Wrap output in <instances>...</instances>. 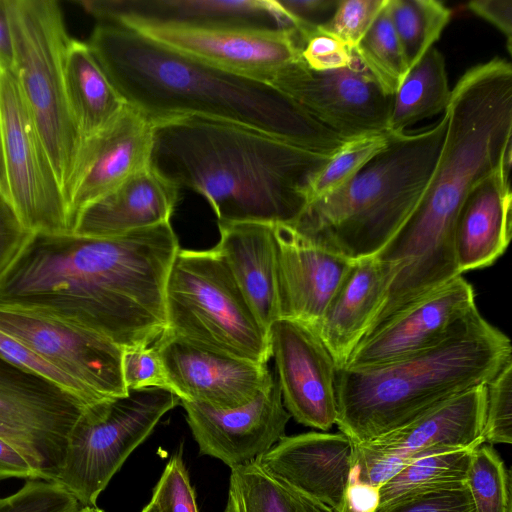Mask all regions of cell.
Returning <instances> with one entry per match:
<instances>
[{
	"mask_svg": "<svg viewBox=\"0 0 512 512\" xmlns=\"http://www.w3.org/2000/svg\"><path fill=\"white\" fill-rule=\"evenodd\" d=\"M179 248L170 221L110 238L35 234L0 283V303L52 313L122 349L150 346L166 328Z\"/></svg>",
	"mask_w": 512,
	"mask_h": 512,
	"instance_id": "1",
	"label": "cell"
},
{
	"mask_svg": "<svg viewBox=\"0 0 512 512\" xmlns=\"http://www.w3.org/2000/svg\"><path fill=\"white\" fill-rule=\"evenodd\" d=\"M436 169L413 212L375 256L396 268L382 312L394 314L459 274L453 233L471 190L500 166L512 145V67L495 57L459 79Z\"/></svg>",
	"mask_w": 512,
	"mask_h": 512,
	"instance_id": "2",
	"label": "cell"
},
{
	"mask_svg": "<svg viewBox=\"0 0 512 512\" xmlns=\"http://www.w3.org/2000/svg\"><path fill=\"white\" fill-rule=\"evenodd\" d=\"M125 102L154 124L198 116L333 155L346 141L269 83L226 71L129 26L98 24L87 42Z\"/></svg>",
	"mask_w": 512,
	"mask_h": 512,
	"instance_id": "3",
	"label": "cell"
},
{
	"mask_svg": "<svg viewBox=\"0 0 512 512\" xmlns=\"http://www.w3.org/2000/svg\"><path fill=\"white\" fill-rule=\"evenodd\" d=\"M332 155L217 119L185 116L154 124L150 166L209 202L218 222L291 224Z\"/></svg>",
	"mask_w": 512,
	"mask_h": 512,
	"instance_id": "4",
	"label": "cell"
},
{
	"mask_svg": "<svg viewBox=\"0 0 512 512\" xmlns=\"http://www.w3.org/2000/svg\"><path fill=\"white\" fill-rule=\"evenodd\" d=\"M510 359L508 336L477 310L436 347L376 368L337 367L336 424L354 444L371 441L487 384Z\"/></svg>",
	"mask_w": 512,
	"mask_h": 512,
	"instance_id": "5",
	"label": "cell"
},
{
	"mask_svg": "<svg viewBox=\"0 0 512 512\" xmlns=\"http://www.w3.org/2000/svg\"><path fill=\"white\" fill-rule=\"evenodd\" d=\"M448 116L428 129L392 134L349 182L310 201L289 225L305 239L351 261L376 256L423 196L436 169Z\"/></svg>",
	"mask_w": 512,
	"mask_h": 512,
	"instance_id": "6",
	"label": "cell"
},
{
	"mask_svg": "<svg viewBox=\"0 0 512 512\" xmlns=\"http://www.w3.org/2000/svg\"><path fill=\"white\" fill-rule=\"evenodd\" d=\"M165 311L163 334L254 363L271 358L268 333L216 247L179 248L167 278Z\"/></svg>",
	"mask_w": 512,
	"mask_h": 512,
	"instance_id": "7",
	"label": "cell"
},
{
	"mask_svg": "<svg viewBox=\"0 0 512 512\" xmlns=\"http://www.w3.org/2000/svg\"><path fill=\"white\" fill-rule=\"evenodd\" d=\"M6 6L13 42L12 72L64 191L81 138L65 91L64 55L70 37L63 13L53 0H6Z\"/></svg>",
	"mask_w": 512,
	"mask_h": 512,
	"instance_id": "8",
	"label": "cell"
},
{
	"mask_svg": "<svg viewBox=\"0 0 512 512\" xmlns=\"http://www.w3.org/2000/svg\"><path fill=\"white\" fill-rule=\"evenodd\" d=\"M180 404L169 389H129L124 395L87 405L71 428L54 481L82 506H95L100 493L159 420Z\"/></svg>",
	"mask_w": 512,
	"mask_h": 512,
	"instance_id": "9",
	"label": "cell"
},
{
	"mask_svg": "<svg viewBox=\"0 0 512 512\" xmlns=\"http://www.w3.org/2000/svg\"><path fill=\"white\" fill-rule=\"evenodd\" d=\"M0 126L7 198L34 234L69 233L62 187L14 73L0 76Z\"/></svg>",
	"mask_w": 512,
	"mask_h": 512,
	"instance_id": "10",
	"label": "cell"
},
{
	"mask_svg": "<svg viewBox=\"0 0 512 512\" xmlns=\"http://www.w3.org/2000/svg\"><path fill=\"white\" fill-rule=\"evenodd\" d=\"M84 407L0 356V438L29 462L39 479L56 480L68 434Z\"/></svg>",
	"mask_w": 512,
	"mask_h": 512,
	"instance_id": "11",
	"label": "cell"
},
{
	"mask_svg": "<svg viewBox=\"0 0 512 512\" xmlns=\"http://www.w3.org/2000/svg\"><path fill=\"white\" fill-rule=\"evenodd\" d=\"M268 83L344 140L388 131L394 94L355 52L348 66L326 71L310 69L301 59Z\"/></svg>",
	"mask_w": 512,
	"mask_h": 512,
	"instance_id": "12",
	"label": "cell"
},
{
	"mask_svg": "<svg viewBox=\"0 0 512 512\" xmlns=\"http://www.w3.org/2000/svg\"><path fill=\"white\" fill-rule=\"evenodd\" d=\"M0 330L83 386L98 401L128 392L123 349L105 336L52 313L0 303Z\"/></svg>",
	"mask_w": 512,
	"mask_h": 512,
	"instance_id": "13",
	"label": "cell"
},
{
	"mask_svg": "<svg viewBox=\"0 0 512 512\" xmlns=\"http://www.w3.org/2000/svg\"><path fill=\"white\" fill-rule=\"evenodd\" d=\"M485 385L471 388L378 438L353 443L352 471L359 480L380 488L420 457L483 444Z\"/></svg>",
	"mask_w": 512,
	"mask_h": 512,
	"instance_id": "14",
	"label": "cell"
},
{
	"mask_svg": "<svg viewBox=\"0 0 512 512\" xmlns=\"http://www.w3.org/2000/svg\"><path fill=\"white\" fill-rule=\"evenodd\" d=\"M477 310L472 286L459 275L369 331L343 368H376L436 347Z\"/></svg>",
	"mask_w": 512,
	"mask_h": 512,
	"instance_id": "15",
	"label": "cell"
},
{
	"mask_svg": "<svg viewBox=\"0 0 512 512\" xmlns=\"http://www.w3.org/2000/svg\"><path fill=\"white\" fill-rule=\"evenodd\" d=\"M268 340L285 409L304 426L329 430L337 420V365L316 329L280 318Z\"/></svg>",
	"mask_w": 512,
	"mask_h": 512,
	"instance_id": "16",
	"label": "cell"
},
{
	"mask_svg": "<svg viewBox=\"0 0 512 512\" xmlns=\"http://www.w3.org/2000/svg\"><path fill=\"white\" fill-rule=\"evenodd\" d=\"M154 123L127 104L108 126L83 139L64 188L69 231L77 214L150 166Z\"/></svg>",
	"mask_w": 512,
	"mask_h": 512,
	"instance_id": "17",
	"label": "cell"
},
{
	"mask_svg": "<svg viewBox=\"0 0 512 512\" xmlns=\"http://www.w3.org/2000/svg\"><path fill=\"white\" fill-rule=\"evenodd\" d=\"M98 22L130 27L250 28L298 34L276 0H81Z\"/></svg>",
	"mask_w": 512,
	"mask_h": 512,
	"instance_id": "18",
	"label": "cell"
},
{
	"mask_svg": "<svg viewBox=\"0 0 512 512\" xmlns=\"http://www.w3.org/2000/svg\"><path fill=\"white\" fill-rule=\"evenodd\" d=\"M201 455L230 469L255 461L283 436L290 414L277 378L249 403L230 409L180 400Z\"/></svg>",
	"mask_w": 512,
	"mask_h": 512,
	"instance_id": "19",
	"label": "cell"
},
{
	"mask_svg": "<svg viewBox=\"0 0 512 512\" xmlns=\"http://www.w3.org/2000/svg\"><path fill=\"white\" fill-rule=\"evenodd\" d=\"M131 28L213 66L266 83L279 70L302 59L303 44L299 35L286 31L165 26Z\"/></svg>",
	"mask_w": 512,
	"mask_h": 512,
	"instance_id": "20",
	"label": "cell"
},
{
	"mask_svg": "<svg viewBox=\"0 0 512 512\" xmlns=\"http://www.w3.org/2000/svg\"><path fill=\"white\" fill-rule=\"evenodd\" d=\"M170 390L180 399L217 409L249 403L274 376L267 364L221 354L162 334L154 343Z\"/></svg>",
	"mask_w": 512,
	"mask_h": 512,
	"instance_id": "21",
	"label": "cell"
},
{
	"mask_svg": "<svg viewBox=\"0 0 512 512\" xmlns=\"http://www.w3.org/2000/svg\"><path fill=\"white\" fill-rule=\"evenodd\" d=\"M353 442L343 433L283 436L255 461L271 476L341 512L353 463Z\"/></svg>",
	"mask_w": 512,
	"mask_h": 512,
	"instance_id": "22",
	"label": "cell"
},
{
	"mask_svg": "<svg viewBox=\"0 0 512 512\" xmlns=\"http://www.w3.org/2000/svg\"><path fill=\"white\" fill-rule=\"evenodd\" d=\"M274 231L280 318L316 328L353 261L305 239L287 224H275Z\"/></svg>",
	"mask_w": 512,
	"mask_h": 512,
	"instance_id": "23",
	"label": "cell"
},
{
	"mask_svg": "<svg viewBox=\"0 0 512 512\" xmlns=\"http://www.w3.org/2000/svg\"><path fill=\"white\" fill-rule=\"evenodd\" d=\"M511 146L492 174L480 181L461 206L453 233L459 274L492 265L506 250L512 231Z\"/></svg>",
	"mask_w": 512,
	"mask_h": 512,
	"instance_id": "24",
	"label": "cell"
},
{
	"mask_svg": "<svg viewBox=\"0 0 512 512\" xmlns=\"http://www.w3.org/2000/svg\"><path fill=\"white\" fill-rule=\"evenodd\" d=\"M396 276L374 257L352 262L316 326L337 367H343L381 311Z\"/></svg>",
	"mask_w": 512,
	"mask_h": 512,
	"instance_id": "25",
	"label": "cell"
},
{
	"mask_svg": "<svg viewBox=\"0 0 512 512\" xmlns=\"http://www.w3.org/2000/svg\"><path fill=\"white\" fill-rule=\"evenodd\" d=\"M179 190L148 166L83 208L69 233L110 238L169 222Z\"/></svg>",
	"mask_w": 512,
	"mask_h": 512,
	"instance_id": "26",
	"label": "cell"
},
{
	"mask_svg": "<svg viewBox=\"0 0 512 512\" xmlns=\"http://www.w3.org/2000/svg\"><path fill=\"white\" fill-rule=\"evenodd\" d=\"M215 246L258 321L267 331L280 319L277 244L273 224L220 223Z\"/></svg>",
	"mask_w": 512,
	"mask_h": 512,
	"instance_id": "27",
	"label": "cell"
},
{
	"mask_svg": "<svg viewBox=\"0 0 512 512\" xmlns=\"http://www.w3.org/2000/svg\"><path fill=\"white\" fill-rule=\"evenodd\" d=\"M64 81L81 141L108 126L127 105L87 42L70 38L64 55Z\"/></svg>",
	"mask_w": 512,
	"mask_h": 512,
	"instance_id": "28",
	"label": "cell"
},
{
	"mask_svg": "<svg viewBox=\"0 0 512 512\" xmlns=\"http://www.w3.org/2000/svg\"><path fill=\"white\" fill-rule=\"evenodd\" d=\"M450 96L444 56L431 47L395 91L388 132L404 133L405 128L444 112Z\"/></svg>",
	"mask_w": 512,
	"mask_h": 512,
	"instance_id": "29",
	"label": "cell"
},
{
	"mask_svg": "<svg viewBox=\"0 0 512 512\" xmlns=\"http://www.w3.org/2000/svg\"><path fill=\"white\" fill-rule=\"evenodd\" d=\"M225 512H334L265 472L256 461L231 469Z\"/></svg>",
	"mask_w": 512,
	"mask_h": 512,
	"instance_id": "30",
	"label": "cell"
},
{
	"mask_svg": "<svg viewBox=\"0 0 512 512\" xmlns=\"http://www.w3.org/2000/svg\"><path fill=\"white\" fill-rule=\"evenodd\" d=\"M476 447L438 452L414 460L380 486L378 506L404 496L465 484Z\"/></svg>",
	"mask_w": 512,
	"mask_h": 512,
	"instance_id": "31",
	"label": "cell"
},
{
	"mask_svg": "<svg viewBox=\"0 0 512 512\" xmlns=\"http://www.w3.org/2000/svg\"><path fill=\"white\" fill-rule=\"evenodd\" d=\"M386 8L408 72L439 39L451 11L437 0H388Z\"/></svg>",
	"mask_w": 512,
	"mask_h": 512,
	"instance_id": "32",
	"label": "cell"
},
{
	"mask_svg": "<svg viewBox=\"0 0 512 512\" xmlns=\"http://www.w3.org/2000/svg\"><path fill=\"white\" fill-rule=\"evenodd\" d=\"M386 4L353 50L383 87L394 94L407 69Z\"/></svg>",
	"mask_w": 512,
	"mask_h": 512,
	"instance_id": "33",
	"label": "cell"
},
{
	"mask_svg": "<svg viewBox=\"0 0 512 512\" xmlns=\"http://www.w3.org/2000/svg\"><path fill=\"white\" fill-rule=\"evenodd\" d=\"M465 484L475 512H512L510 473L491 445L475 448Z\"/></svg>",
	"mask_w": 512,
	"mask_h": 512,
	"instance_id": "34",
	"label": "cell"
},
{
	"mask_svg": "<svg viewBox=\"0 0 512 512\" xmlns=\"http://www.w3.org/2000/svg\"><path fill=\"white\" fill-rule=\"evenodd\" d=\"M388 131L346 140L314 177L308 203L349 182L391 139Z\"/></svg>",
	"mask_w": 512,
	"mask_h": 512,
	"instance_id": "35",
	"label": "cell"
},
{
	"mask_svg": "<svg viewBox=\"0 0 512 512\" xmlns=\"http://www.w3.org/2000/svg\"><path fill=\"white\" fill-rule=\"evenodd\" d=\"M484 442H512V359L485 385Z\"/></svg>",
	"mask_w": 512,
	"mask_h": 512,
	"instance_id": "36",
	"label": "cell"
},
{
	"mask_svg": "<svg viewBox=\"0 0 512 512\" xmlns=\"http://www.w3.org/2000/svg\"><path fill=\"white\" fill-rule=\"evenodd\" d=\"M0 356L14 366L55 385L85 406L98 401L78 382L45 361L24 343L1 330Z\"/></svg>",
	"mask_w": 512,
	"mask_h": 512,
	"instance_id": "37",
	"label": "cell"
},
{
	"mask_svg": "<svg viewBox=\"0 0 512 512\" xmlns=\"http://www.w3.org/2000/svg\"><path fill=\"white\" fill-rule=\"evenodd\" d=\"M79 501L55 482L28 480L16 493L0 498V512H76Z\"/></svg>",
	"mask_w": 512,
	"mask_h": 512,
	"instance_id": "38",
	"label": "cell"
},
{
	"mask_svg": "<svg viewBox=\"0 0 512 512\" xmlns=\"http://www.w3.org/2000/svg\"><path fill=\"white\" fill-rule=\"evenodd\" d=\"M386 2L387 0H339L333 17L318 30L354 49Z\"/></svg>",
	"mask_w": 512,
	"mask_h": 512,
	"instance_id": "39",
	"label": "cell"
},
{
	"mask_svg": "<svg viewBox=\"0 0 512 512\" xmlns=\"http://www.w3.org/2000/svg\"><path fill=\"white\" fill-rule=\"evenodd\" d=\"M151 502L157 512H199L182 454H174L155 485Z\"/></svg>",
	"mask_w": 512,
	"mask_h": 512,
	"instance_id": "40",
	"label": "cell"
},
{
	"mask_svg": "<svg viewBox=\"0 0 512 512\" xmlns=\"http://www.w3.org/2000/svg\"><path fill=\"white\" fill-rule=\"evenodd\" d=\"M373 512H475L466 484L401 497Z\"/></svg>",
	"mask_w": 512,
	"mask_h": 512,
	"instance_id": "41",
	"label": "cell"
},
{
	"mask_svg": "<svg viewBox=\"0 0 512 512\" xmlns=\"http://www.w3.org/2000/svg\"><path fill=\"white\" fill-rule=\"evenodd\" d=\"M122 377L127 390L160 387L170 384L154 344L123 349Z\"/></svg>",
	"mask_w": 512,
	"mask_h": 512,
	"instance_id": "42",
	"label": "cell"
},
{
	"mask_svg": "<svg viewBox=\"0 0 512 512\" xmlns=\"http://www.w3.org/2000/svg\"><path fill=\"white\" fill-rule=\"evenodd\" d=\"M34 235L0 191V283L23 255Z\"/></svg>",
	"mask_w": 512,
	"mask_h": 512,
	"instance_id": "43",
	"label": "cell"
},
{
	"mask_svg": "<svg viewBox=\"0 0 512 512\" xmlns=\"http://www.w3.org/2000/svg\"><path fill=\"white\" fill-rule=\"evenodd\" d=\"M301 56L310 69L326 71L348 66L354 52L340 40L318 30L304 43Z\"/></svg>",
	"mask_w": 512,
	"mask_h": 512,
	"instance_id": "44",
	"label": "cell"
},
{
	"mask_svg": "<svg viewBox=\"0 0 512 512\" xmlns=\"http://www.w3.org/2000/svg\"><path fill=\"white\" fill-rule=\"evenodd\" d=\"M295 22L303 45L333 17L339 0H276Z\"/></svg>",
	"mask_w": 512,
	"mask_h": 512,
	"instance_id": "45",
	"label": "cell"
},
{
	"mask_svg": "<svg viewBox=\"0 0 512 512\" xmlns=\"http://www.w3.org/2000/svg\"><path fill=\"white\" fill-rule=\"evenodd\" d=\"M469 10L493 24L505 37L507 49L512 47V1L475 0L467 4Z\"/></svg>",
	"mask_w": 512,
	"mask_h": 512,
	"instance_id": "46",
	"label": "cell"
},
{
	"mask_svg": "<svg viewBox=\"0 0 512 512\" xmlns=\"http://www.w3.org/2000/svg\"><path fill=\"white\" fill-rule=\"evenodd\" d=\"M379 503V488L359 480L350 472L341 512H373Z\"/></svg>",
	"mask_w": 512,
	"mask_h": 512,
	"instance_id": "47",
	"label": "cell"
},
{
	"mask_svg": "<svg viewBox=\"0 0 512 512\" xmlns=\"http://www.w3.org/2000/svg\"><path fill=\"white\" fill-rule=\"evenodd\" d=\"M10 477L39 479L29 462L9 443L0 438V479Z\"/></svg>",
	"mask_w": 512,
	"mask_h": 512,
	"instance_id": "48",
	"label": "cell"
},
{
	"mask_svg": "<svg viewBox=\"0 0 512 512\" xmlns=\"http://www.w3.org/2000/svg\"><path fill=\"white\" fill-rule=\"evenodd\" d=\"M13 42L6 0H0V68L12 71Z\"/></svg>",
	"mask_w": 512,
	"mask_h": 512,
	"instance_id": "49",
	"label": "cell"
},
{
	"mask_svg": "<svg viewBox=\"0 0 512 512\" xmlns=\"http://www.w3.org/2000/svg\"><path fill=\"white\" fill-rule=\"evenodd\" d=\"M0 76H1V68H0ZM0 191L7 197V185H6L3 157H2L1 126H0Z\"/></svg>",
	"mask_w": 512,
	"mask_h": 512,
	"instance_id": "50",
	"label": "cell"
},
{
	"mask_svg": "<svg viewBox=\"0 0 512 512\" xmlns=\"http://www.w3.org/2000/svg\"><path fill=\"white\" fill-rule=\"evenodd\" d=\"M76 512H104V511L97 508L96 506H82Z\"/></svg>",
	"mask_w": 512,
	"mask_h": 512,
	"instance_id": "51",
	"label": "cell"
},
{
	"mask_svg": "<svg viewBox=\"0 0 512 512\" xmlns=\"http://www.w3.org/2000/svg\"><path fill=\"white\" fill-rule=\"evenodd\" d=\"M141 512H157L155 505L150 501Z\"/></svg>",
	"mask_w": 512,
	"mask_h": 512,
	"instance_id": "52",
	"label": "cell"
}]
</instances>
